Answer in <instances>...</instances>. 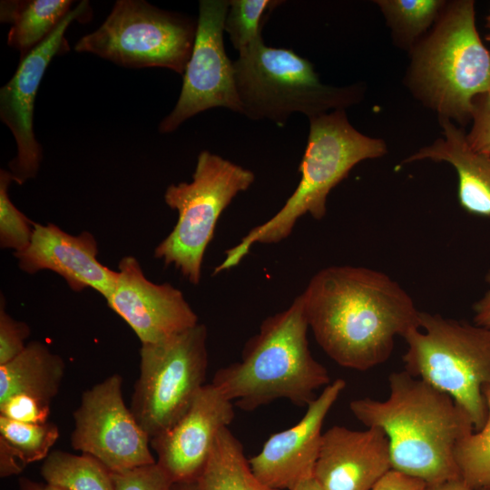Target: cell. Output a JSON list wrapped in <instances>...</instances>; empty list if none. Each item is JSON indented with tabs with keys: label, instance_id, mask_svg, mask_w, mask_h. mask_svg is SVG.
Returning <instances> with one entry per match:
<instances>
[{
	"label": "cell",
	"instance_id": "obj_27",
	"mask_svg": "<svg viewBox=\"0 0 490 490\" xmlns=\"http://www.w3.org/2000/svg\"><path fill=\"white\" fill-rule=\"evenodd\" d=\"M13 181L9 171H0V246L15 252L25 250L31 242L34 221L12 202L8 188Z\"/></svg>",
	"mask_w": 490,
	"mask_h": 490
},
{
	"label": "cell",
	"instance_id": "obj_12",
	"mask_svg": "<svg viewBox=\"0 0 490 490\" xmlns=\"http://www.w3.org/2000/svg\"><path fill=\"white\" fill-rule=\"evenodd\" d=\"M229 1L201 0L193 49L183 73L182 87L172 111L159 124L162 133L174 132L191 117L215 107L243 114L233 63L223 41Z\"/></svg>",
	"mask_w": 490,
	"mask_h": 490
},
{
	"label": "cell",
	"instance_id": "obj_3",
	"mask_svg": "<svg viewBox=\"0 0 490 490\" xmlns=\"http://www.w3.org/2000/svg\"><path fill=\"white\" fill-rule=\"evenodd\" d=\"M308 329L299 295L289 307L261 322L240 359L218 369L211 383L245 411L277 399L308 407L315 392L331 383L327 368L310 352Z\"/></svg>",
	"mask_w": 490,
	"mask_h": 490
},
{
	"label": "cell",
	"instance_id": "obj_1",
	"mask_svg": "<svg viewBox=\"0 0 490 490\" xmlns=\"http://www.w3.org/2000/svg\"><path fill=\"white\" fill-rule=\"evenodd\" d=\"M299 297L317 343L349 369L367 371L385 363L395 338L419 325L420 310L403 287L366 267H326Z\"/></svg>",
	"mask_w": 490,
	"mask_h": 490
},
{
	"label": "cell",
	"instance_id": "obj_15",
	"mask_svg": "<svg viewBox=\"0 0 490 490\" xmlns=\"http://www.w3.org/2000/svg\"><path fill=\"white\" fill-rule=\"evenodd\" d=\"M233 402L211 382L199 391L184 415L151 440L156 462L173 483L197 480L219 433L234 418Z\"/></svg>",
	"mask_w": 490,
	"mask_h": 490
},
{
	"label": "cell",
	"instance_id": "obj_39",
	"mask_svg": "<svg viewBox=\"0 0 490 490\" xmlns=\"http://www.w3.org/2000/svg\"><path fill=\"white\" fill-rule=\"evenodd\" d=\"M43 490H65V489L61 488V487H57V486H54V485H44Z\"/></svg>",
	"mask_w": 490,
	"mask_h": 490
},
{
	"label": "cell",
	"instance_id": "obj_34",
	"mask_svg": "<svg viewBox=\"0 0 490 490\" xmlns=\"http://www.w3.org/2000/svg\"><path fill=\"white\" fill-rule=\"evenodd\" d=\"M490 284V270L486 275ZM474 324L490 329V289L474 305Z\"/></svg>",
	"mask_w": 490,
	"mask_h": 490
},
{
	"label": "cell",
	"instance_id": "obj_38",
	"mask_svg": "<svg viewBox=\"0 0 490 490\" xmlns=\"http://www.w3.org/2000/svg\"><path fill=\"white\" fill-rule=\"evenodd\" d=\"M44 485L33 482L27 478L20 480L19 490H43Z\"/></svg>",
	"mask_w": 490,
	"mask_h": 490
},
{
	"label": "cell",
	"instance_id": "obj_6",
	"mask_svg": "<svg viewBox=\"0 0 490 490\" xmlns=\"http://www.w3.org/2000/svg\"><path fill=\"white\" fill-rule=\"evenodd\" d=\"M243 115L283 126L294 113L309 118L355 101L352 88L322 84L313 65L291 49L260 42L239 53L233 62Z\"/></svg>",
	"mask_w": 490,
	"mask_h": 490
},
{
	"label": "cell",
	"instance_id": "obj_18",
	"mask_svg": "<svg viewBox=\"0 0 490 490\" xmlns=\"http://www.w3.org/2000/svg\"><path fill=\"white\" fill-rule=\"evenodd\" d=\"M391 469L389 442L382 429L333 426L322 434L313 478L323 490H371Z\"/></svg>",
	"mask_w": 490,
	"mask_h": 490
},
{
	"label": "cell",
	"instance_id": "obj_24",
	"mask_svg": "<svg viewBox=\"0 0 490 490\" xmlns=\"http://www.w3.org/2000/svg\"><path fill=\"white\" fill-rule=\"evenodd\" d=\"M41 475L46 485L65 490H115L111 472L84 454L53 451L44 460Z\"/></svg>",
	"mask_w": 490,
	"mask_h": 490
},
{
	"label": "cell",
	"instance_id": "obj_28",
	"mask_svg": "<svg viewBox=\"0 0 490 490\" xmlns=\"http://www.w3.org/2000/svg\"><path fill=\"white\" fill-rule=\"evenodd\" d=\"M393 24L410 35L425 30L436 17L442 2L436 0L377 1Z\"/></svg>",
	"mask_w": 490,
	"mask_h": 490
},
{
	"label": "cell",
	"instance_id": "obj_19",
	"mask_svg": "<svg viewBox=\"0 0 490 490\" xmlns=\"http://www.w3.org/2000/svg\"><path fill=\"white\" fill-rule=\"evenodd\" d=\"M445 138L424 147L409 156L405 162L428 159L446 162L458 177L457 197L461 207L471 214L490 216V155L474 152L467 144L466 134L443 118Z\"/></svg>",
	"mask_w": 490,
	"mask_h": 490
},
{
	"label": "cell",
	"instance_id": "obj_20",
	"mask_svg": "<svg viewBox=\"0 0 490 490\" xmlns=\"http://www.w3.org/2000/svg\"><path fill=\"white\" fill-rule=\"evenodd\" d=\"M65 364L39 341L26 344L15 358L0 366V402L15 394H27L48 403L58 393Z\"/></svg>",
	"mask_w": 490,
	"mask_h": 490
},
{
	"label": "cell",
	"instance_id": "obj_35",
	"mask_svg": "<svg viewBox=\"0 0 490 490\" xmlns=\"http://www.w3.org/2000/svg\"><path fill=\"white\" fill-rule=\"evenodd\" d=\"M426 490H475L463 479L456 478L435 485H427Z\"/></svg>",
	"mask_w": 490,
	"mask_h": 490
},
{
	"label": "cell",
	"instance_id": "obj_29",
	"mask_svg": "<svg viewBox=\"0 0 490 490\" xmlns=\"http://www.w3.org/2000/svg\"><path fill=\"white\" fill-rule=\"evenodd\" d=\"M111 475L115 490H172L174 484L157 462Z\"/></svg>",
	"mask_w": 490,
	"mask_h": 490
},
{
	"label": "cell",
	"instance_id": "obj_32",
	"mask_svg": "<svg viewBox=\"0 0 490 490\" xmlns=\"http://www.w3.org/2000/svg\"><path fill=\"white\" fill-rule=\"evenodd\" d=\"M473 126L466 135L469 147L475 152L490 155V91L473 101Z\"/></svg>",
	"mask_w": 490,
	"mask_h": 490
},
{
	"label": "cell",
	"instance_id": "obj_16",
	"mask_svg": "<svg viewBox=\"0 0 490 490\" xmlns=\"http://www.w3.org/2000/svg\"><path fill=\"white\" fill-rule=\"evenodd\" d=\"M346 387L342 378L326 386L291 427L272 434L260 451L249 458L254 475L265 485L292 490L313 476L327 415Z\"/></svg>",
	"mask_w": 490,
	"mask_h": 490
},
{
	"label": "cell",
	"instance_id": "obj_14",
	"mask_svg": "<svg viewBox=\"0 0 490 490\" xmlns=\"http://www.w3.org/2000/svg\"><path fill=\"white\" fill-rule=\"evenodd\" d=\"M106 301L142 344L163 341L199 323L182 292L170 283L149 280L132 256L120 260L117 282Z\"/></svg>",
	"mask_w": 490,
	"mask_h": 490
},
{
	"label": "cell",
	"instance_id": "obj_5",
	"mask_svg": "<svg viewBox=\"0 0 490 490\" xmlns=\"http://www.w3.org/2000/svg\"><path fill=\"white\" fill-rule=\"evenodd\" d=\"M403 338L405 370L451 397L474 429H481L487 415L484 388L490 386V329L420 311L418 328Z\"/></svg>",
	"mask_w": 490,
	"mask_h": 490
},
{
	"label": "cell",
	"instance_id": "obj_8",
	"mask_svg": "<svg viewBox=\"0 0 490 490\" xmlns=\"http://www.w3.org/2000/svg\"><path fill=\"white\" fill-rule=\"evenodd\" d=\"M414 77L440 113L463 120L490 91V53L475 23V3L453 4L416 56Z\"/></svg>",
	"mask_w": 490,
	"mask_h": 490
},
{
	"label": "cell",
	"instance_id": "obj_17",
	"mask_svg": "<svg viewBox=\"0 0 490 490\" xmlns=\"http://www.w3.org/2000/svg\"><path fill=\"white\" fill-rule=\"evenodd\" d=\"M97 254L98 244L92 233L71 235L54 224L35 222L28 247L14 253L25 273L49 270L60 275L73 290L93 289L106 299L116 285L118 271L102 264Z\"/></svg>",
	"mask_w": 490,
	"mask_h": 490
},
{
	"label": "cell",
	"instance_id": "obj_37",
	"mask_svg": "<svg viewBox=\"0 0 490 490\" xmlns=\"http://www.w3.org/2000/svg\"><path fill=\"white\" fill-rule=\"evenodd\" d=\"M172 490H200L198 481L174 483Z\"/></svg>",
	"mask_w": 490,
	"mask_h": 490
},
{
	"label": "cell",
	"instance_id": "obj_9",
	"mask_svg": "<svg viewBox=\"0 0 490 490\" xmlns=\"http://www.w3.org/2000/svg\"><path fill=\"white\" fill-rule=\"evenodd\" d=\"M197 20L143 0H118L103 23L74 45L126 68L163 67L183 74Z\"/></svg>",
	"mask_w": 490,
	"mask_h": 490
},
{
	"label": "cell",
	"instance_id": "obj_25",
	"mask_svg": "<svg viewBox=\"0 0 490 490\" xmlns=\"http://www.w3.org/2000/svg\"><path fill=\"white\" fill-rule=\"evenodd\" d=\"M484 396L487 415L483 427L464 436L455 450L460 478L475 490H490V386Z\"/></svg>",
	"mask_w": 490,
	"mask_h": 490
},
{
	"label": "cell",
	"instance_id": "obj_22",
	"mask_svg": "<svg viewBox=\"0 0 490 490\" xmlns=\"http://www.w3.org/2000/svg\"><path fill=\"white\" fill-rule=\"evenodd\" d=\"M197 481L200 490H279L254 475L241 443L229 427L219 433Z\"/></svg>",
	"mask_w": 490,
	"mask_h": 490
},
{
	"label": "cell",
	"instance_id": "obj_7",
	"mask_svg": "<svg viewBox=\"0 0 490 490\" xmlns=\"http://www.w3.org/2000/svg\"><path fill=\"white\" fill-rule=\"evenodd\" d=\"M254 173L209 151L197 158L191 182L171 184L164 201L178 212L171 233L156 247L154 257L172 265L191 284L201 278L203 256L218 220L234 197L248 190Z\"/></svg>",
	"mask_w": 490,
	"mask_h": 490
},
{
	"label": "cell",
	"instance_id": "obj_10",
	"mask_svg": "<svg viewBox=\"0 0 490 490\" xmlns=\"http://www.w3.org/2000/svg\"><path fill=\"white\" fill-rule=\"evenodd\" d=\"M207 337L206 326L198 323L163 341L142 344L130 409L151 440L184 415L205 385Z\"/></svg>",
	"mask_w": 490,
	"mask_h": 490
},
{
	"label": "cell",
	"instance_id": "obj_11",
	"mask_svg": "<svg viewBox=\"0 0 490 490\" xmlns=\"http://www.w3.org/2000/svg\"><path fill=\"white\" fill-rule=\"evenodd\" d=\"M122 378L113 374L85 390L74 412L71 445L111 473L156 463L151 439L122 397Z\"/></svg>",
	"mask_w": 490,
	"mask_h": 490
},
{
	"label": "cell",
	"instance_id": "obj_4",
	"mask_svg": "<svg viewBox=\"0 0 490 490\" xmlns=\"http://www.w3.org/2000/svg\"><path fill=\"white\" fill-rule=\"evenodd\" d=\"M386 151L383 141L358 132L343 109L310 117L297 188L275 215L252 228L238 244L225 251V259L213 274L239 265L256 243L275 244L285 240L302 216L309 214L315 220L323 219L330 191L358 162L379 158Z\"/></svg>",
	"mask_w": 490,
	"mask_h": 490
},
{
	"label": "cell",
	"instance_id": "obj_36",
	"mask_svg": "<svg viewBox=\"0 0 490 490\" xmlns=\"http://www.w3.org/2000/svg\"><path fill=\"white\" fill-rule=\"evenodd\" d=\"M292 490H323L316 480L312 477L303 481Z\"/></svg>",
	"mask_w": 490,
	"mask_h": 490
},
{
	"label": "cell",
	"instance_id": "obj_23",
	"mask_svg": "<svg viewBox=\"0 0 490 490\" xmlns=\"http://www.w3.org/2000/svg\"><path fill=\"white\" fill-rule=\"evenodd\" d=\"M59 437L53 423L28 424L0 416V475H17L29 464L44 460Z\"/></svg>",
	"mask_w": 490,
	"mask_h": 490
},
{
	"label": "cell",
	"instance_id": "obj_26",
	"mask_svg": "<svg viewBox=\"0 0 490 490\" xmlns=\"http://www.w3.org/2000/svg\"><path fill=\"white\" fill-rule=\"evenodd\" d=\"M281 3L275 0L229 1L224 31L239 53L263 42L261 30L268 16L267 13L271 12Z\"/></svg>",
	"mask_w": 490,
	"mask_h": 490
},
{
	"label": "cell",
	"instance_id": "obj_40",
	"mask_svg": "<svg viewBox=\"0 0 490 490\" xmlns=\"http://www.w3.org/2000/svg\"><path fill=\"white\" fill-rule=\"evenodd\" d=\"M487 27H488L489 30H490V14H489V15H488V17H487ZM487 38H488V40L490 41V34H489V35H488Z\"/></svg>",
	"mask_w": 490,
	"mask_h": 490
},
{
	"label": "cell",
	"instance_id": "obj_21",
	"mask_svg": "<svg viewBox=\"0 0 490 490\" xmlns=\"http://www.w3.org/2000/svg\"><path fill=\"white\" fill-rule=\"evenodd\" d=\"M71 0L1 1L0 21L11 24L7 44L20 59L42 44L71 12Z\"/></svg>",
	"mask_w": 490,
	"mask_h": 490
},
{
	"label": "cell",
	"instance_id": "obj_31",
	"mask_svg": "<svg viewBox=\"0 0 490 490\" xmlns=\"http://www.w3.org/2000/svg\"><path fill=\"white\" fill-rule=\"evenodd\" d=\"M30 335V328L25 322L16 320L5 310V303L1 297L0 306V366L17 357L26 347L25 339Z\"/></svg>",
	"mask_w": 490,
	"mask_h": 490
},
{
	"label": "cell",
	"instance_id": "obj_2",
	"mask_svg": "<svg viewBox=\"0 0 490 490\" xmlns=\"http://www.w3.org/2000/svg\"><path fill=\"white\" fill-rule=\"evenodd\" d=\"M388 397L349 403L367 427H378L389 442L391 467L435 485L460 478L457 443L475 431L467 414L447 394L406 370L388 376Z\"/></svg>",
	"mask_w": 490,
	"mask_h": 490
},
{
	"label": "cell",
	"instance_id": "obj_30",
	"mask_svg": "<svg viewBox=\"0 0 490 490\" xmlns=\"http://www.w3.org/2000/svg\"><path fill=\"white\" fill-rule=\"evenodd\" d=\"M0 416L28 424H45L50 403L27 394H15L0 402Z\"/></svg>",
	"mask_w": 490,
	"mask_h": 490
},
{
	"label": "cell",
	"instance_id": "obj_13",
	"mask_svg": "<svg viewBox=\"0 0 490 490\" xmlns=\"http://www.w3.org/2000/svg\"><path fill=\"white\" fill-rule=\"evenodd\" d=\"M91 15L89 2L81 1L42 44L20 59L14 75L0 89V119L11 131L17 151L8 164L9 172L20 185L35 178L43 159L34 131V102L41 81L51 61L69 51L68 27L74 21H88Z\"/></svg>",
	"mask_w": 490,
	"mask_h": 490
},
{
	"label": "cell",
	"instance_id": "obj_33",
	"mask_svg": "<svg viewBox=\"0 0 490 490\" xmlns=\"http://www.w3.org/2000/svg\"><path fill=\"white\" fill-rule=\"evenodd\" d=\"M426 487L427 484L423 480L391 469L371 490H426Z\"/></svg>",
	"mask_w": 490,
	"mask_h": 490
}]
</instances>
